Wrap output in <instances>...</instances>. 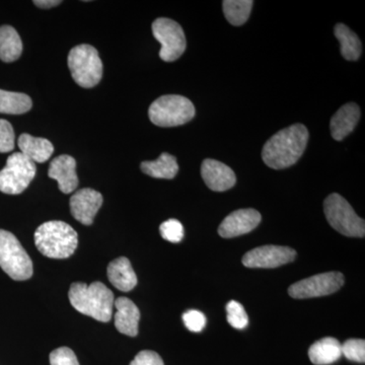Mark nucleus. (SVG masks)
Returning <instances> with one entry per match:
<instances>
[{
    "mask_svg": "<svg viewBox=\"0 0 365 365\" xmlns=\"http://www.w3.org/2000/svg\"><path fill=\"white\" fill-rule=\"evenodd\" d=\"M71 306L79 313L102 323L111 321L114 307V294L100 281L91 283H73L68 292Z\"/></svg>",
    "mask_w": 365,
    "mask_h": 365,
    "instance_id": "2",
    "label": "nucleus"
},
{
    "mask_svg": "<svg viewBox=\"0 0 365 365\" xmlns=\"http://www.w3.org/2000/svg\"><path fill=\"white\" fill-rule=\"evenodd\" d=\"M309 136V130L302 124L282 129L265 143L262 150V160L271 169H287L299 162L304 155Z\"/></svg>",
    "mask_w": 365,
    "mask_h": 365,
    "instance_id": "1",
    "label": "nucleus"
},
{
    "mask_svg": "<svg viewBox=\"0 0 365 365\" xmlns=\"http://www.w3.org/2000/svg\"><path fill=\"white\" fill-rule=\"evenodd\" d=\"M32 98L26 93L0 90V113L21 115L32 109Z\"/></svg>",
    "mask_w": 365,
    "mask_h": 365,
    "instance_id": "24",
    "label": "nucleus"
},
{
    "mask_svg": "<svg viewBox=\"0 0 365 365\" xmlns=\"http://www.w3.org/2000/svg\"><path fill=\"white\" fill-rule=\"evenodd\" d=\"M16 135L13 126L6 120L0 119V153H6L14 150Z\"/></svg>",
    "mask_w": 365,
    "mask_h": 365,
    "instance_id": "29",
    "label": "nucleus"
},
{
    "mask_svg": "<svg viewBox=\"0 0 365 365\" xmlns=\"http://www.w3.org/2000/svg\"><path fill=\"white\" fill-rule=\"evenodd\" d=\"M345 278L340 272H326L300 280L288 288L292 299H306L335 294L344 284Z\"/></svg>",
    "mask_w": 365,
    "mask_h": 365,
    "instance_id": "10",
    "label": "nucleus"
},
{
    "mask_svg": "<svg viewBox=\"0 0 365 365\" xmlns=\"http://www.w3.org/2000/svg\"><path fill=\"white\" fill-rule=\"evenodd\" d=\"M195 107L189 98L179 95L158 98L148 110L153 124L160 127H176L188 123L195 116Z\"/></svg>",
    "mask_w": 365,
    "mask_h": 365,
    "instance_id": "4",
    "label": "nucleus"
},
{
    "mask_svg": "<svg viewBox=\"0 0 365 365\" xmlns=\"http://www.w3.org/2000/svg\"><path fill=\"white\" fill-rule=\"evenodd\" d=\"M336 38L339 40L341 54L346 60L356 61L361 55L362 46L356 34L344 24H338L334 29Z\"/></svg>",
    "mask_w": 365,
    "mask_h": 365,
    "instance_id": "23",
    "label": "nucleus"
},
{
    "mask_svg": "<svg viewBox=\"0 0 365 365\" xmlns=\"http://www.w3.org/2000/svg\"><path fill=\"white\" fill-rule=\"evenodd\" d=\"M297 252L289 247L263 246L249 251L242 257V264L248 268H277L294 262Z\"/></svg>",
    "mask_w": 365,
    "mask_h": 365,
    "instance_id": "11",
    "label": "nucleus"
},
{
    "mask_svg": "<svg viewBox=\"0 0 365 365\" xmlns=\"http://www.w3.org/2000/svg\"><path fill=\"white\" fill-rule=\"evenodd\" d=\"M342 355L351 361L364 364L365 361V341L362 339H349L341 345Z\"/></svg>",
    "mask_w": 365,
    "mask_h": 365,
    "instance_id": "27",
    "label": "nucleus"
},
{
    "mask_svg": "<svg viewBox=\"0 0 365 365\" xmlns=\"http://www.w3.org/2000/svg\"><path fill=\"white\" fill-rule=\"evenodd\" d=\"M107 275L113 287L120 292H130L137 285L136 274L126 257L112 261L108 266Z\"/></svg>",
    "mask_w": 365,
    "mask_h": 365,
    "instance_id": "18",
    "label": "nucleus"
},
{
    "mask_svg": "<svg viewBox=\"0 0 365 365\" xmlns=\"http://www.w3.org/2000/svg\"><path fill=\"white\" fill-rule=\"evenodd\" d=\"M18 143L21 153L34 163L47 162L54 153V146L48 139L34 137L30 134H21Z\"/></svg>",
    "mask_w": 365,
    "mask_h": 365,
    "instance_id": "19",
    "label": "nucleus"
},
{
    "mask_svg": "<svg viewBox=\"0 0 365 365\" xmlns=\"http://www.w3.org/2000/svg\"><path fill=\"white\" fill-rule=\"evenodd\" d=\"M50 365H79L71 348L60 347L50 353Z\"/></svg>",
    "mask_w": 365,
    "mask_h": 365,
    "instance_id": "31",
    "label": "nucleus"
},
{
    "mask_svg": "<svg viewBox=\"0 0 365 365\" xmlns=\"http://www.w3.org/2000/svg\"><path fill=\"white\" fill-rule=\"evenodd\" d=\"M342 356L339 341L333 337H326L317 341L309 350V360L314 365H329L337 361Z\"/></svg>",
    "mask_w": 365,
    "mask_h": 365,
    "instance_id": "20",
    "label": "nucleus"
},
{
    "mask_svg": "<svg viewBox=\"0 0 365 365\" xmlns=\"http://www.w3.org/2000/svg\"><path fill=\"white\" fill-rule=\"evenodd\" d=\"M227 317L228 324L237 330H242L249 325V317L246 309L235 300H230L227 304Z\"/></svg>",
    "mask_w": 365,
    "mask_h": 365,
    "instance_id": "26",
    "label": "nucleus"
},
{
    "mask_svg": "<svg viewBox=\"0 0 365 365\" xmlns=\"http://www.w3.org/2000/svg\"><path fill=\"white\" fill-rule=\"evenodd\" d=\"M253 6L252 0H225L222 2L223 14L230 25L242 26L248 21Z\"/></svg>",
    "mask_w": 365,
    "mask_h": 365,
    "instance_id": "25",
    "label": "nucleus"
},
{
    "mask_svg": "<svg viewBox=\"0 0 365 365\" xmlns=\"http://www.w3.org/2000/svg\"><path fill=\"white\" fill-rule=\"evenodd\" d=\"M69 204L72 216L83 225H91L102 206L103 196L96 190L81 189L71 196Z\"/></svg>",
    "mask_w": 365,
    "mask_h": 365,
    "instance_id": "13",
    "label": "nucleus"
},
{
    "mask_svg": "<svg viewBox=\"0 0 365 365\" xmlns=\"http://www.w3.org/2000/svg\"><path fill=\"white\" fill-rule=\"evenodd\" d=\"M153 34L162 45L160 57L163 61H176L186 50V37L177 21L165 18L157 19L153 23Z\"/></svg>",
    "mask_w": 365,
    "mask_h": 365,
    "instance_id": "9",
    "label": "nucleus"
},
{
    "mask_svg": "<svg viewBox=\"0 0 365 365\" xmlns=\"http://www.w3.org/2000/svg\"><path fill=\"white\" fill-rule=\"evenodd\" d=\"M140 169L148 176L170 180L177 176L179 165L174 155L163 153L158 160L141 163Z\"/></svg>",
    "mask_w": 365,
    "mask_h": 365,
    "instance_id": "21",
    "label": "nucleus"
},
{
    "mask_svg": "<svg viewBox=\"0 0 365 365\" xmlns=\"http://www.w3.org/2000/svg\"><path fill=\"white\" fill-rule=\"evenodd\" d=\"M329 225L341 235L349 237H364L365 222L353 210L351 205L337 193L327 197L324 202Z\"/></svg>",
    "mask_w": 365,
    "mask_h": 365,
    "instance_id": "7",
    "label": "nucleus"
},
{
    "mask_svg": "<svg viewBox=\"0 0 365 365\" xmlns=\"http://www.w3.org/2000/svg\"><path fill=\"white\" fill-rule=\"evenodd\" d=\"M68 67L72 78L81 88H93L102 79V60L93 46L81 44L72 48L68 55Z\"/></svg>",
    "mask_w": 365,
    "mask_h": 365,
    "instance_id": "6",
    "label": "nucleus"
},
{
    "mask_svg": "<svg viewBox=\"0 0 365 365\" xmlns=\"http://www.w3.org/2000/svg\"><path fill=\"white\" fill-rule=\"evenodd\" d=\"M163 239L170 242H180L184 237V227L179 220H169L163 222L160 227Z\"/></svg>",
    "mask_w": 365,
    "mask_h": 365,
    "instance_id": "28",
    "label": "nucleus"
},
{
    "mask_svg": "<svg viewBox=\"0 0 365 365\" xmlns=\"http://www.w3.org/2000/svg\"><path fill=\"white\" fill-rule=\"evenodd\" d=\"M182 319L186 328L191 332L199 333L205 328L206 317L201 312L190 309L182 314Z\"/></svg>",
    "mask_w": 365,
    "mask_h": 365,
    "instance_id": "30",
    "label": "nucleus"
},
{
    "mask_svg": "<svg viewBox=\"0 0 365 365\" xmlns=\"http://www.w3.org/2000/svg\"><path fill=\"white\" fill-rule=\"evenodd\" d=\"M35 163L21 153L7 158L6 165L0 170V192L9 195L23 193L36 176Z\"/></svg>",
    "mask_w": 365,
    "mask_h": 365,
    "instance_id": "8",
    "label": "nucleus"
},
{
    "mask_svg": "<svg viewBox=\"0 0 365 365\" xmlns=\"http://www.w3.org/2000/svg\"><path fill=\"white\" fill-rule=\"evenodd\" d=\"M262 216L253 208L240 209L230 213L218 227V234L225 239L249 234L260 225Z\"/></svg>",
    "mask_w": 365,
    "mask_h": 365,
    "instance_id": "12",
    "label": "nucleus"
},
{
    "mask_svg": "<svg viewBox=\"0 0 365 365\" xmlns=\"http://www.w3.org/2000/svg\"><path fill=\"white\" fill-rule=\"evenodd\" d=\"M61 1L58 0H36L34 4L41 9H51V7L59 6Z\"/></svg>",
    "mask_w": 365,
    "mask_h": 365,
    "instance_id": "33",
    "label": "nucleus"
},
{
    "mask_svg": "<svg viewBox=\"0 0 365 365\" xmlns=\"http://www.w3.org/2000/svg\"><path fill=\"white\" fill-rule=\"evenodd\" d=\"M201 176L206 186L215 192L227 191L237 182L234 170L225 163L212 158H206L202 163Z\"/></svg>",
    "mask_w": 365,
    "mask_h": 365,
    "instance_id": "14",
    "label": "nucleus"
},
{
    "mask_svg": "<svg viewBox=\"0 0 365 365\" xmlns=\"http://www.w3.org/2000/svg\"><path fill=\"white\" fill-rule=\"evenodd\" d=\"M130 365H165L162 357L157 352L143 350L132 360Z\"/></svg>",
    "mask_w": 365,
    "mask_h": 365,
    "instance_id": "32",
    "label": "nucleus"
},
{
    "mask_svg": "<svg viewBox=\"0 0 365 365\" xmlns=\"http://www.w3.org/2000/svg\"><path fill=\"white\" fill-rule=\"evenodd\" d=\"M116 307L115 327L120 333L129 337H135L138 334L140 311L131 299L127 297H118L114 302Z\"/></svg>",
    "mask_w": 365,
    "mask_h": 365,
    "instance_id": "16",
    "label": "nucleus"
},
{
    "mask_svg": "<svg viewBox=\"0 0 365 365\" xmlns=\"http://www.w3.org/2000/svg\"><path fill=\"white\" fill-rule=\"evenodd\" d=\"M35 245L47 258L67 259L78 248V235L73 227L59 220L41 225L36 230Z\"/></svg>",
    "mask_w": 365,
    "mask_h": 365,
    "instance_id": "3",
    "label": "nucleus"
},
{
    "mask_svg": "<svg viewBox=\"0 0 365 365\" xmlns=\"http://www.w3.org/2000/svg\"><path fill=\"white\" fill-rule=\"evenodd\" d=\"M360 118V109L359 105L355 103H348L338 110L331 119V134L335 140L341 141L349 135Z\"/></svg>",
    "mask_w": 365,
    "mask_h": 365,
    "instance_id": "17",
    "label": "nucleus"
},
{
    "mask_svg": "<svg viewBox=\"0 0 365 365\" xmlns=\"http://www.w3.org/2000/svg\"><path fill=\"white\" fill-rule=\"evenodd\" d=\"M23 53V42L16 29L0 26V59L6 63L16 61Z\"/></svg>",
    "mask_w": 365,
    "mask_h": 365,
    "instance_id": "22",
    "label": "nucleus"
},
{
    "mask_svg": "<svg viewBox=\"0 0 365 365\" xmlns=\"http://www.w3.org/2000/svg\"><path fill=\"white\" fill-rule=\"evenodd\" d=\"M48 176L58 182L62 193L71 194L78 186L76 175V162L71 155H63L53 158L48 170Z\"/></svg>",
    "mask_w": 365,
    "mask_h": 365,
    "instance_id": "15",
    "label": "nucleus"
},
{
    "mask_svg": "<svg viewBox=\"0 0 365 365\" xmlns=\"http://www.w3.org/2000/svg\"><path fill=\"white\" fill-rule=\"evenodd\" d=\"M0 268L16 281L30 279L34 272L30 256L16 235L4 230H0Z\"/></svg>",
    "mask_w": 365,
    "mask_h": 365,
    "instance_id": "5",
    "label": "nucleus"
}]
</instances>
